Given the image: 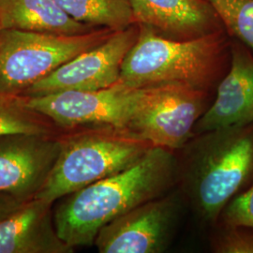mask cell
<instances>
[{"label":"cell","mask_w":253,"mask_h":253,"mask_svg":"<svg viewBox=\"0 0 253 253\" xmlns=\"http://www.w3.org/2000/svg\"><path fill=\"white\" fill-rule=\"evenodd\" d=\"M23 203L25 202L0 193V221L9 217Z\"/></svg>","instance_id":"19"},{"label":"cell","mask_w":253,"mask_h":253,"mask_svg":"<svg viewBox=\"0 0 253 253\" xmlns=\"http://www.w3.org/2000/svg\"><path fill=\"white\" fill-rule=\"evenodd\" d=\"M182 172L184 190L203 220L216 223L253 183V123L196 135Z\"/></svg>","instance_id":"3"},{"label":"cell","mask_w":253,"mask_h":253,"mask_svg":"<svg viewBox=\"0 0 253 253\" xmlns=\"http://www.w3.org/2000/svg\"><path fill=\"white\" fill-rule=\"evenodd\" d=\"M153 146L145 139L113 126L62 131L57 160L35 197L54 204L125 170Z\"/></svg>","instance_id":"4"},{"label":"cell","mask_w":253,"mask_h":253,"mask_svg":"<svg viewBox=\"0 0 253 253\" xmlns=\"http://www.w3.org/2000/svg\"><path fill=\"white\" fill-rule=\"evenodd\" d=\"M136 23L176 40H191L221 30L220 19L203 0H128Z\"/></svg>","instance_id":"13"},{"label":"cell","mask_w":253,"mask_h":253,"mask_svg":"<svg viewBox=\"0 0 253 253\" xmlns=\"http://www.w3.org/2000/svg\"><path fill=\"white\" fill-rule=\"evenodd\" d=\"M177 174L173 151L153 146L125 170L64 197L54 213L56 232L73 249L93 245L109 222L166 194Z\"/></svg>","instance_id":"1"},{"label":"cell","mask_w":253,"mask_h":253,"mask_svg":"<svg viewBox=\"0 0 253 253\" xmlns=\"http://www.w3.org/2000/svg\"><path fill=\"white\" fill-rule=\"evenodd\" d=\"M140 89L118 81L100 90L62 91L20 98L61 131L101 126L125 129Z\"/></svg>","instance_id":"7"},{"label":"cell","mask_w":253,"mask_h":253,"mask_svg":"<svg viewBox=\"0 0 253 253\" xmlns=\"http://www.w3.org/2000/svg\"><path fill=\"white\" fill-rule=\"evenodd\" d=\"M253 123V55L232 38L231 62L217 85L216 97L200 118L194 136L229 126Z\"/></svg>","instance_id":"11"},{"label":"cell","mask_w":253,"mask_h":253,"mask_svg":"<svg viewBox=\"0 0 253 253\" xmlns=\"http://www.w3.org/2000/svg\"><path fill=\"white\" fill-rule=\"evenodd\" d=\"M176 194H164L115 218L103 227L94 244L100 253H163L178 217Z\"/></svg>","instance_id":"9"},{"label":"cell","mask_w":253,"mask_h":253,"mask_svg":"<svg viewBox=\"0 0 253 253\" xmlns=\"http://www.w3.org/2000/svg\"><path fill=\"white\" fill-rule=\"evenodd\" d=\"M72 18L119 31L136 23L128 0H55Z\"/></svg>","instance_id":"15"},{"label":"cell","mask_w":253,"mask_h":253,"mask_svg":"<svg viewBox=\"0 0 253 253\" xmlns=\"http://www.w3.org/2000/svg\"><path fill=\"white\" fill-rule=\"evenodd\" d=\"M138 26L137 41L124 58L119 77L128 87L182 85L208 92L229 70L232 37L227 38V31L181 41Z\"/></svg>","instance_id":"2"},{"label":"cell","mask_w":253,"mask_h":253,"mask_svg":"<svg viewBox=\"0 0 253 253\" xmlns=\"http://www.w3.org/2000/svg\"><path fill=\"white\" fill-rule=\"evenodd\" d=\"M139 34L131 25L116 31L105 42L78 54L43 79L31 85L20 97H40L62 91L100 90L119 81L121 66Z\"/></svg>","instance_id":"8"},{"label":"cell","mask_w":253,"mask_h":253,"mask_svg":"<svg viewBox=\"0 0 253 253\" xmlns=\"http://www.w3.org/2000/svg\"><path fill=\"white\" fill-rule=\"evenodd\" d=\"M61 133L0 135V193L23 202L34 198L57 160Z\"/></svg>","instance_id":"10"},{"label":"cell","mask_w":253,"mask_h":253,"mask_svg":"<svg viewBox=\"0 0 253 253\" xmlns=\"http://www.w3.org/2000/svg\"><path fill=\"white\" fill-rule=\"evenodd\" d=\"M219 219L221 224L253 227V183L227 206Z\"/></svg>","instance_id":"18"},{"label":"cell","mask_w":253,"mask_h":253,"mask_svg":"<svg viewBox=\"0 0 253 253\" xmlns=\"http://www.w3.org/2000/svg\"><path fill=\"white\" fill-rule=\"evenodd\" d=\"M115 32L105 27L80 35L0 30V93L20 97L35 83Z\"/></svg>","instance_id":"5"},{"label":"cell","mask_w":253,"mask_h":253,"mask_svg":"<svg viewBox=\"0 0 253 253\" xmlns=\"http://www.w3.org/2000/svg\"><path fill=\"white\" fill-rule=\"evenodd\" d=\"M217 253H253V227L221 224L212 239Z\"/></svg>","instance_id":"17"},{"label":"cell","mask_w":253,"mask_h":253,"mask_svg":"<svg viewBox=\"0 0 253 253\" xmlns=\"http://www.w3.org/2000/svg\"><path fill=\"white\" fill-rule=\"evenodd\" d=\"M207 92L182 85L142 87L126 130L169 150L183 148L208 109Z\"/></svg>","instance_id":"6"},{"label":"cell","mask_w":253,"mask_h":253,"mask_svg":"<svg viewBox=\"0 0 253 253\" xmlns=\"http://www.w3.org/2000/svg\"><path fill=\"white\" fill-rule=\"evenodd\" d=\"M62 131L44 116L28 108L20 97L0 93V135L59 134Z\"/></svg>","instance_id":"16"},{"label":"cell","mask_w":253,"mask_h":253,"mask_svg":"<svg viewBox=\"0 0 253 253\" xmlns=\"http://www.w3.org/2000/svg\"><path fill=\"white\" fill-rule=\"evenodd\" d=\"M2 29L80 35L98 27L72 18L55 0H0Z\"/></svg>","instance_id":"14"},{"label":"cell","mask_w":253,"mask_h":253,"mask_svg":"<svg viewBox=\"0 0 253 253\" xmlns=\"http://www.w3.org/2000/svg\"><path fill=\"white\" fill-rule=\"evenodd\" d=\"M52 207L34 197L0 221V253H73L56 232Z\"/></svg>","instance_id":"12"}]
</instances>
